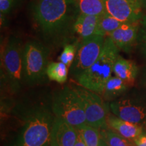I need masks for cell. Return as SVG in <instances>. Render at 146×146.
Listing matches in <instances>:
<instances>
[{
	"label": "cell",
	"instance_id": "1",
	"mask_svg": "<svg viewBox=\"0 0 146 146\" xmlns=\"http://www.w3.org/2000/svg\"><path fill=\"white\" fill-rule=\"evenodd\" d=\"M78 14L75 0H33L31 5L36 28L50 45L65 44Z\"/></svg>",
	"mask_w": 146,
	"mask_h": 146
},
{
	"label": "cell",
	"instance_id": "2",
	"mask_svg": "<svg viewBox=\"0 0 146 146\" xmlns=\"http://www.w3.org/2000/svg\"><path fill=\"white\" fill-rule=\"evenodd\" d=\"M14 114L19 127L9 146H51V133L56 118L52 103L21 104Z\"/></svg>",
	"mask_w": 146,
	"mask_h": 146
},
{
	"label": "cell",
	"instance_id": "3",
	"mask_svg": "<svg viewBox=\"0 0 146 146\" xmlns=\"http://www.w3.org/2000/svg\"><path fill=\"white\" fill-rule=\"evenodd\" d=\"M118 56L119 49L107 36L100 57L90 68L82 73L76 81L84 88L102 94L106 83L112 76L113 68Z\"/></svg>",
	"mask_w": 146,
	"mask_h": 146
},
{
	"label": "cell",
	"instance_id": "4",
	"mask_svg": "<svg viewBox=\"0 0 146 146\" xmlns=\"http://www.w3.org/2000/svg\"><path fill=\"white\" fill-rule=\"evenodd\" d=\"M21 38L10 36L1 54V82L12 93L18 92L24 83L23 50Z\"/></svg>",
	"mask_w": 146,
	"mask_h": 146
},
{
	"label": "cell",
	"instance_id": "5",
	"mask_svg": "<svg viewBox=\"0 0 146 146\" xmlns=\"http://www.w3.org/2000/svg\"><path fill=\"white\" fill-rule=\"evenodd\" d=\"M53 112L56 118L79 128L87 125L83 102L74 87H64L52 99Z\"/></svg>",
	"mask_w": 146,
	"mask_h": 146
},
{
	"label": "cell",
	"instance_id": "6",
	"mask_svg": "<svg viewBox=\"0 0 146 146\" xmlns=\"http://www.w3.org/2000/svg\"><path fill=\"white\" fill-rule=\"evenodd\" d=\"M50 53L48 47L37 41H29L24 45V83L33 85L44 79Z\"/></svg>",
	"mask_w": 146,
	"mask_h": 146
},
{
	"label": "cell",
	"instance_id": "7",
	"mask_svg": "<svg viewBox=\"0 0 146 146\" xmlns=\"http://www.w3.org/2000/svg\"><path fill=\"white\" fill-rule=\"evenodd\" d=\"M110 109L117 117L142 125L146 122V91H127L111 102Z\"/></svg>",
	"mask_w": 146,
	"mask_h": 146
},
{
	"label": "cell",
	"instance_id": "8",
	"mask_svg": "<svg viewBox=\"0 0 146 146\" xmlns=\"http://www.w3.org/2000/svg\"><path fill=\"white\" fill-rule=\"evenodd\" d=\"M105 40V36L95 35L77 43L75 59L70 68V75L74 79L96 62L102 54Z\"/></svg>",
	"mask_w": 146,
	"mask_h": 146
},
{
	"label": "cell",
	"instance_id": "9",
	"mask_svg": "<svg viewBox=\"0 0 146 146\" xmlns=\"http://www.w3.org/2000/svg\"><path fill=\"white\" fill-rule=\"evenodd\" d=\"M74 89L83 102L87 125L99 130L106 127L109 108L100 94L83 87Z\"/></svg>",
	"mask_w": 146,
	"mask_h": 146
},
{
	"label": "cell",
	"instance_id": "10",
	"mask_svg": "<svg viewBox=\"0 0 146 146\" xmlns=\"http://www.w3.org/2000/svg\"><path fill=\"white\" fill-rule=\"evenodd\" d=\"M106 12L122 23L139 21L144 15L141 0H104Z\"/></svg>",
	"mask_w": 146,
	"mask_h": 146
},
{
	"label": "cell",
	"instance_id": "11",
	"mask_svg": "<svg viewBox=\"0 0 146 146\" xmlns=\"http://www.w3.org/2000/svg\"><path fill=\"white\" fill-rule=\"evenodd\" d=\"M139 28L140 21L123 23L108 37L112 40L119 50L129 53L137 46Z\"/></svg>",
	"mask_w": 146,
	"mask_h": 146
},
{
	"label": "cell",
	"instance_id": "12",
	"mask_svg": "<svg viewBox=\"0 0 146 146\" xmlns=\"http://www.w3.org/2000/svg\"><path fill=\"white\" fill-rule=\"evenodd\" d=\"M78 129L60 118H55L51 133V146H74Z\"/></svg>",
	"mask_w": 146,
	"mask_h": 146
},
{
	"label": "cell",
	"instance_id": "13",
	"mask_svg": "<svg viewBox=\"0 0 146 146\" xmlns=\"http://www.w3.org/2000/svg\"><path fill=\"white\" fill-rule=\"evenodd\" d=\"M100 16L80 14L73 25L70 37L77 44L82 40L96 35Z\"/></svg>",
	"mask_w": 146,
	"mask_h": 146
},
{
	"label": "cell",
	"instance_id": "14",
	"mask_svg": "<svg viewBox=\"0 0 146 146\" xmlns=\"http://www.w3.org/2000/svg\"><path fill=\"white\" fill-rule=\"evenodd\" d=\"M107 127L117 134L133 141L143 133L141 125L121 119L115 115H108Z\"/></svg>",
	"mask_w": 146,
	"mask_h": 146
},
{
	"label": "cell",
	"instance_id": "15",
	"mask_svg": "<svg viewBox=\"0 0 146 146\" xmlns=\"http://www.w3.org/2000/svg\"><path fill=\"white\" fill-rule=\"evenodd\" d=\"M113 72L115 76L123 80L129 87H131L135 82L139 68L135 62L125 59L119 55L114 63Z\"/></svg>",
	"mask_w": 146,
	"mask_h": 146
},
{
	"label": "cell",
	"instance_id": "16",
	"mask_svg": "<svg viewBox=\"0 0 146 146\" xmlns=\"http://www.w3.org/2000/svg\"><path fill=\"white\" fill-rule=\"evenodd\" d=\"M129 87L117 76H112L106 83L102 95L107 102H112L127 92Z\"/></svg>",
	"mask_w": 146,
	"mask_h": 146
},
{
	"label": "cell",
	"instance_id": "17",
	"mask_svg": "<svg viewBox=\"0 0 146 146\" xmlns=\"http://www.w3.org/2000/svg\"><path fill=\"white\" fill-rule=\"evenodd\" d=\"M80 14L101 16L106 12L104 0H75Z\"/></svg>",
	"mask_w": 146,
	"mask_h": 146
},
{
	"label": "cell",
	"instance_id": "18",
	"mask_svg": "<svg viewBox=\"0 0 146 146\" xmlns=\"http://www.w3.org/2000/svg\"><path fill=\"white\" fill-rule=\"evenodd\" d=\"M123 23L106 12L100 16L96 35L106 37L115 30L119 28Z\"/></svg>",
	"mask_w": 146,
	"mask_h": 146
},
{
	"label": "cell",
	"instance_id": "19",
	"mask_svg": "<svg viewBox=\"0 0 146 146\" xmlns=\"http://www.w3.org/2000/svg\"><path fill=\"white\" fill-rule=\"evenodd\" d=\"M68 67L61 62H49L46 71L47 76L51 81L63 84L68 78Z\"/></svg>",
	"mask_w": 146,
	"mask_h": 146
},
{
	"label": "cell",
	"instance_id": "20",
	"mask_svg": "<svg viewBox=\"0 0 146 146\" xmlns=\"http://www.w3.org/2000/svg\"><path fill=\"white\" fill-rule=\"evenodd\" d=\"M100 136L108 146H136L135 142L127 139L108 127L100 130Z\"/></svg>",
	"mask_w": 146,
	"mask_h": 146
},
{
	"label": "cell",
	"instance_id": "21",
	"mask_svg": "<svg viewBox=\"0 0 146 146\" xmlns=\"http://www.w3.org/2000/svg\"><path fill=\"white\" fill-rule=\"evenodd\" d=\"M83 137L86 146H98L100 138V132L99 129L85 125L77 128Z\"/></svg>",
	"mask_w": 146,
	"mask_h": 146
},
{
	"label": "cell",
	"instance_id": "22",
	"mask_svg": "<svg viewBox=\"0 0 146 146\" xmlns=\"http://www.w3.org/2000/svg\"><path fill=\"white\" fill-rule=\"evenodd\" d=\"M76 50H77L76 43H66L64 46L63 52L58 57V60L70 68L75 59Z\"/></svg>",
	"mask_w": 146,
	"mask_h": 146
},
{
	"label": "cell",
	"instance_id": "23",
	"mask_svg": "<svg viewBox=\"0 0 146 146\" xmlns=\"http://www.w3.org/2000/svg\"><path fill=\"white\" fill-rule=\"evenodd\" d=\"M137 47L146 60V14L140 21V28L139 31Z\"/></svg>",
	"mask_w": 146,
	"mask_h": 146
},
{
	"label": "cell",
	"instance_id": "24",
	"mask_svg": "<svg viewBox=\"0 0 146 146\" xmlns=\"http://www.w3.org/2000/svg\"><path fill=\"white\" fill-rule=\"evenodd\" d=\"M24 0H0V12L1 14L8 15L18 8Z\"/></svg>",
	"mask_w": 146,
	"mask_h": 146
},
{
	"label": "cell",
	"instance_id": "25",
	"mask_svg": "<svg viewBox=\"0 0 146 146\" xmlns=\"http://www.w3.org/2000/svg\"><path fill=\"white\" fill-rule=\"evenodd\" d=\"M134 142L136 146H146V133H142Z\"/></svg>",
	"mask_w": 146,
	"mask_h": 146
},
{
	"label": "cell",
	"instance_id": "26",
	"mask_svg": "<svg viewBox=\"0 0 146 146\" xmlns=\"http://www.w3.org/2000/svg\"><path fill=\"white\" fill-rule=\"evenodd\" d=\"M74 146H86L85 141H84L83 137H82L81 133L78 131V130L77 139H76V141L75 142V143H74Z\"/></svg>",
	"mask_w": 146,
	"mask_h": 146
},
{
	"label": "cell",
	"instance_id": "27",
	"mask_svg": "<svg viewBox=\"0 0 146 146\" xmlns=\"http://www.w3.org/2000/svg\"><path fill=\"white\" fill-rule=\"evenodd\" d=\"M141 81L143 87L146 89V66L143 68V70H142Z\"/></svg>",
	"mask_w": 146,
	"mask_h": 146
},
{
	"label": "cell",
	"instance_id": "28",
	"mask_svg": "<svg viewBox=\"0 0 146 146\" xmlns=\"http://www.w3.org/2000/svg\"><path fill=\"white\" fill-rule=\"evenodd\" d=\"M98 146H108L107 145V143L104 141V140L103 139L102 137L100 138L99 144H98Z\"/></svg>",
	"mask_w": 146,
	"mask_h": 146
},
{
	"label": "cell",
	"instance_id": "29",
	"mask_svg": "<svg viewBox=\"0 0 146 146\" xmlns=\"http://www.w3.org/2000/svg\"><path fill=\"white\" fill-rule=\"evenodd\" d=\"M144 11H146V0H141Z\"/></svg>",
	"mask_w": 146,
	"mask_h": 146
},
{
	"label": "cell",
	"instance_id": "30",
	"mask_svg": "<svg viewBox=\"0 0 146 146\" xmlns=\"http://www.w3.org/2000/svg\"><path fill=\"white\" fill-rule=\"evenodd\" d=\"M145 125H146V122H145Z\"/></svg>",
	"mask_w": 146,
	"mask_h": 146
}]
</instances>
